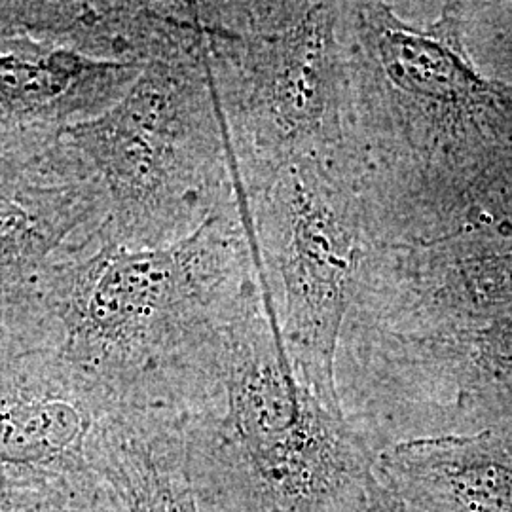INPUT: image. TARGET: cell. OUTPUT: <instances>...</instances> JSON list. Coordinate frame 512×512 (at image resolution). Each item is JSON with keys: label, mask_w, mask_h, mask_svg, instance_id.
I'll use <instances>...</instances> for the list:
<instances>
[{"label": "cell", "mask_w": 512, "mask_h": 512, "mask_svg": "<svg viewBox=\"0 0 512 512\" xmlns=\"http://www.w3.org/2000/svg\"><path fill=\"white\" fill-rule=\"evenodd\" d=\"M260 293L243 203L177 243L99 239L54 277L55 349L112 403L186 416L217 384L226 332Z\"/></svg>", "instance_id": "1"}, {"label": "cell", "mask_w": 512, "mask_h": 512, "mask_svg": "<svg viewBox=\"0 0 512 512\" xmlns=\"http://www.w3.org/2000/svg\"><path fill=\"white\" fill-rule=\"evenodd\" d=\"M46 156L54 175L97 186L103 236L129 249L177 243L238 205L203 46L148 61L128 92Z\"/></svg>", "instance_id": "2"}, {"label": "cell", "mask_w": 512, "mask_h": 512, "mask_svg": "<svg viewBox=\"0 0 512 512\" xmlns=\"http://www.w3.org/2000/svg\"><path fill=\"white\" fill-rule=\"evenodd\" d=\"M293 372L260 291L226 332L213 395L184 416L202 512H310L348 484L338 412L313 403Z\"/></svg>", "instance_id": "3"}, {"label": "cell", "mask_w": 512, "mask_h": 512, "mask_svg": "<svg viewBox=\"0 0 512 512\" xmlns=\"http://www.w3.org/2000/svg\"><path fill=\"white\" fill-rule=\"evenodd\" d=\"M234 177L247 200L329 133L332 4L194 2Z\"/></svg>", "instance_id": "4"}, {"label": "cell", "mask_w": 512, "mask_h": 512, "mask_svg": "<svg viewBox=\"0 0 512 512\" xmlns=\"http://www.w3.org/2000/svg\"><path fill=\"white\" fill-rule=\"evenodd\" d=\"M247 236L285 293V336L302 378L336 406L332 359L357 266L348 202L310 162L291 165L255 198H243Z\"/></svg>", "instance_id": "5"}, {"label": "cell", "mask_w": 512, "mask_h": 512, "mask_svg": "<svg viewBox=\"0 0 512 512\" xmlns=\"http://www.w3.org/2000/svg\"><path fill=\"white\" fill-rule=\"evenodd\" d=\"M120 410L57 349L0 351V494L97 471V442Z\"/></svg>", "instance_id": "6"}, {"label": "cell", "mask_w": 512, "mask_h": 512, "mask_svg": "<svg viewBox=\"0 0 512 512\" xmlns=\"http://www.w3.org/2000/svg\"><path fill=\"white\" fill-rule=\"evenodd\" d=\"M183 416L120 410L110 416L93 463L128 512H202L186 469Z\"/></svg>", "instance_id": "7"}, {"label": "cell", "mask_w": 512, "mask_h": 512, "mask_svg": "<svg viewBox=\"0 0 512 512\" xmlns=\"http://www.w3.org/2000/svg\"><path fill=\"white\" fill-rule=\"evenodd\" d=\"M359 21L385 74L401 88L440 101L497 93L469 65L456 38L440 29L427 35L403 29L382 6H365Z\"/></svg>", "instance_id": "8"}]
</instances>
